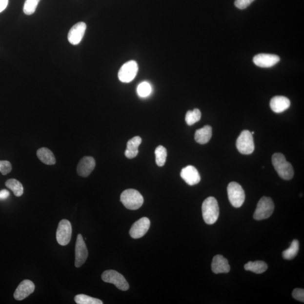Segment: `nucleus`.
<instances>
[{
  "instance_id": "nucleus-32",
  "label": "nucleus",
  "mask_w": 304,
  "mask_h": 304,
  "mask_svg": "<svg viewBox=\"0 0 304 304\" xmlns=\"http://www.w3.org/2000/svg\"><path fill=\"white\" fill-rule=\"evenodd\" d=\"M292 296L298 301L304 303V290L301 288H295L292 292Z\"/></svg>"
},
{
  "instance_id": "nucleus-31",
  "label": "nucleus",
  "mask_w": 304,
  "mask_h": 304,
  "mask_svg": "<svg viewBox=\"0 0 304 304\" xmlns=\"http://www.w3.org/2000/svg\"><path fill=\"white\" fill-rule=\"evenodd\" d=\"M254 0H236L234 5L241 10L246 9Z\"/></svg>"
},
{
  "instance_id": "nucleus-13",
  "label": "nucleus",
  "mask_w": 304,
  "mask_h": 304,
  "mask_svg": "<svg viewBox=\"0 0 304 304\" xmlns=\"http://www.w3.org/2000/svg\"><path fill=\"white\" fill-rule=\"evenodd\" d=\"M35 290V285L30 280H25L18 285L14 294L15 299L21 301L28 297Z\"/></svg>"
},
{
  "instance_id": "nucleus-11",
  "label": "nucleus",
  "mask_w": 304,
  "mask_h": 304,
  "mask_svg": "<svg viewBox=\"0 0 304 304\" xmlns=\"http://www.w3.org/2000/svg\"><path fill=\"white\" fill-rule=\"evenodd\" d=\"M151 222L147 218H142L132 225L130 230V235L134 239H141L147 233Z\"/></svg>"
},
{
  "instance_id": "nucleus-33",
  "label": "nucleus",
  "mask_w": 304,
  "mask_h": 304,
  "mask_svg": "<svg viewBox=\"0 0 304 304\" xmlns=\"http://www.w3.org/2000/svg\"><path fill=\"white\" fill-rule=\"evenodd\" d=\"M10 196L8 190L3 189L0 191V200H4L7 199Z\"/></svg>"
},
{
  "instance_id": "nucleus-18",
  "label": "nucleus",
  "mask_w": 304,
  "mask_h": 304,
  "mask_svg": "<svg viewBox=\"0 0 304 304\" xmlns=\"http://www.w3.org/2000/svg\"><path fill=\"white\" fill-rule=\"evenodd\" d=\"M290 100L283 96L274 97L270 102L271 109L274 112L277 113L284 112L290 107Z\"/></svg>"
},
{
  "instance_id": "nucleus-17",
  "label": "nucleus",
  "mask_w": 304,
  "mask_h": 304,
  "mask_svg": "<svg viewBox=\"0 0 304 304\" xmlns=\"http://www.w3.org/2000/svg\"><path fill=\"white\" fill-rule=\"evenodd\" d=\"M211 269L215 274L227 273L230 269L228 260L221 255L214 256L212 260Z\"/></svg>"
},
{
  "instance_id": "nucleus-20",
  "label": "nucleus",
  "mask_w": 304,
  "mask_h": 304,
  "mask_svg": "<svg viewBox=\"0 0 304 304\" xmlns=\"http://www.w3.org/2000/svg\"><path fill=\"white\" fill-rule=\"evenodd\" d=\"M212 137V127L209 125L204 126L197 130L195 133V140L201 144L207 143Z\"/></svg>"
},
{
  "instance_id": "nucleus-14",
  "label": "nucleus",
  "mask_w": 304,
  "mask_h": 304,
  "mask_svg": "<svg viewBox=\"0 0 304 304\" xmlns=\"http://www.w3.org/2000/svg\"><path fill=\"white\" fill-rule=\"evenodd\" d=\"M280 61L279 57L274 54H260L253 59L256 65L262 68H270L276 65Z\"/></svg>"
},
{
  "instance_id": "nucleus-29",
  "label": "nucleus",
  "mask_w": 304,
  "mask_h": 304,
  "mask_svg": "<svg viewBox=\"0 0 304 304\" xmlns=\"http://www.w3.org/2000/svg\"><path fill=\"white\" fill-rule=\"evenodd\" d=\"M151 85L147 82H142L138 86L137 92L139 97L145 98L152 93Z\"/></svg>"
},
{
  "instance_id": "nucleus-25",
  "label": "nucleus",
  "mask_w": 304,
  "mask_h": 304,
  "mask_svg": "<svg viewBox=\"0 0 304 304\" xmlns=\"http://www.w3.org/2000/svg\"><path fill=\"white\" fill-rule=\"evenodd\" d=\"M156 162L157 165L162 167L165 164L167 158V150L164 146L159 145L155 150Z\"/></svg>"
},
{
  "instance_id": "nucleus-16",
  "label": "nucleus",
  "mask_w": 304,
  "mask_h": 304,
  "mask_svg": "<svg viewBox=\"0 0 304 304\" xmlns=\"http://www.w3.org/2000/svg\"><path fill=\"white\" fill-rule=\"evenodd\" d=\"M182 178L189 185L199 184L201 177L196 167L189 165L183 168L181 173Z\"/></svg>"
},
{
  "instance_id": "nucleus-27",
  "label": "nucleus",
  "mask_w": 304,
  "mask_h": 304,
  "mask_svg": "<svg viewBox=\"0 0 304 304\" xmlns=\"http://www.w3.org/2000/svg\"><path fill=\"white\" fill-rule=\"evenodd\" d=\"M201 118V113L199 109L189 111L185 116V122L189 126L199 122Z\"/></svg>"
},
{
  "instance_id": "nucleus-26",
  "label": "nucleus",
  "mask_w": 304,
  "mask_h": 304,
  "mask_svg": "<svg viewBox=\"0 0 304 304\" xmlns=\"http://www.w3.org/2000/svg\"><path fill=\"white\" fill-rule=\"evenodd\" d=\"M75 301L78 304H102L101 300L83 294L76 295Z\"/></svg>"
},
{
  "instance_id": "nucleus-2",
  "label": "nucleus",
  "mask_w": 304,
  "mask_h": 304,
  "mask_svg": "<svg viewBox=\"0 0 304 304\" xmlns=\"http://www.w3.org/2000/svg\"><path fill=\"white\" fill-rule=\"evenodd\" d=\"M204 221L208 225L217 222L219 216V207L217 200L213 197H208L203 201L202 206Z\"/></svg>"
},
{
  "instance_id": "nucleus-3",
  "label": "nucleus",
  "mask_w": 304,
  "mask_h": 304,
  "mask_svg": "<svg viewBox=\"0 0 304 304\" xmlns=\"http://www.w3.org/2000/svg\"><path fill=\"white\" fill-rule=\"evenodd\" d=\"M120 200L127 209L136 210L141 207L144 203L143 197L138 190L126 189L121 195Z\"/></svg>"
},
{
  "instance_id": "nucleus-12",
  "label": "nucleus",
  "mask_w": 304,
  "mask_h": 304,
  "mask_svg": "<svg viewBox=\"0 0 304 304\" xmlns=\"http://www.w3.org/2000/svg\"><path fill=\"white\" fill-rule=\"evenodd\" d=\"M86 29L84 22H79L71 28L68 35V41L73 45H78L81 41Z\"/></svg>"
},
{
  "instance_id": "nucleus-23",
  "label": "nucleus",
  "mask_w": 304,
  "mask_h": 304,
  "mask_svg": "<svg viewBox=\"0 0 304 304\" xmlns=\"http://www.w3.org/2000/svg\"><path fill=\"white\" fill-rule=\"evenodd\" d=\"M5 185L13 192L14 195L19 197L23 195L24 189L21 182L17 179H10L5 182Z\"/></svg>"
},
{
  "instance_id": "nucleus-19",
  "label": "nucleus",
  "mask_w": 304,
  "mask_h": 304,
  "mask_svg": "<svg viewBox=\"0 0 304 304\" xmlns=\"http://www.w3.org/2000/svg\"><path fill=\"white\" fill-rule=\"evenodd\" d=\"M142 142V138L135 137L127 142V148L124 153L127 158L132 159L135 158L139 153L138 148Z\"/></svg>"
},
{
  "instance_id": "nucleus-1",
  "label": "nucleus",
  "mask_w": 304,
  "mask_h": 304,
  "mask_svg": "<svg viewBox=\"0 0 304 304\" xmlns=\"http://www.w3.org/2000/svg\"><path fill=\"white\" fill-rule=\"evenodd\" d=\"M272 160L274 168L281 178L288 181L294 177V172L291 164L287 162L283 154H274Z\"/></svg>"
},
{
  "instance_id": "nucleus-6",
  "label": "nucleus",
  "mask_w": 304,
  "mask_h": 304,
  "mask_svg": "<svg viewBox=\"0 0 304 304\" xmlns=\"http://www.w3.org/2000/svg\"><path fill=\"white\" fill-rule=\"evenodd\" d=\"M227 192L230 203L234 207L239 208L243 206L245 200L244 190L241 185L236 182H230Z\"/></svg>"
},
{
  "instance_id": "nucleus-22",
  "label": "nucleus",
  "mask_w": 304,
  "mask_h": 304,
  "mask_svg": "<svg viewBox=\"0 0 304 304\" xmlns=\"http://www.w3.org/2000/svg\"><path fill=\"white\" fill-rule=\"evenodd\" d=\"M244 269L255 273L262 274L268 269V265L263 261L250 262L245 264Z\"/></svg>"
},
{
  "instance_id": "nucleus-9",
  "label": "nucleus",
  "mask_w": 304,
  "mask_h": 304,
  "mask_svg": "<svg viewBox=\"0 0 304 304\" xmlns=\"http://www.w3.org/2000/svg\"><path fill=\"white\" fill-rule=\"evenodd\" d=\"M138 72V65L136 61H130L124 63L121 67L118 73L120 81L129 83L136 77Z\"/></svg>"
},
{
  "instance_id": "nucleus-28",
  "label": "nucleus",
  "mask_w": 304,
  "mask_h": 304,
  "mask_svg": "<svg viewBox=\"0 0 304 304\" xmlns=\"http://www.w3.org/2000/svg\"><path fill=\"white\" fill-rule=\"evenodd\" d=\"M40 1V0H25L23 7L24 14L28 16L34 14Z\"/></svg>"
},
{
  "instance_id": "nucleus-24",
  "label": "nucleus",
  "mask_w": 304,
  "mask_h": 304,
  "mask_svg": "<svg viewBox=\"0 0 304 304\" xmlns=\"http://www.w3.org/2000/svg\"><path fill=\"white\" fill-rule=\"evenodd\" d=\"M299 249V241L294 240L292 242L290 247L283 252V258L285 260H291L295 258L298 255Z\"/></svg>"
},
{
  "instance_id": "nucleus-30",
  "label": "nucleus",
  "mask_w": 304,
  "mask_h": 304,
  "mask_svg": "<svg viewBox=\"0 0 304 304\" xmlns=\"http://www.w3.org/2000/svg\"><path fill=\"white\" fill-rule=\"evenodd\" d=\"M12 170V164L8 161H0V173L6 175Z\"/></svg>"
},
{
  "instance_id": "nucleus-8",
  "label": "nucleus",
  "mask_w": 304,
  "mask_h": 304,
  "mask_svg": "<svg viewBox=\"0 0 304 304\" xmlns=\"http://www.w3.org/2000/svg\"><path fill=\"white\" fill-rule=\"evenodd\" d=\"M72 225L70 222L63 219L61 221L58 226L56 238L58 243L61 246H66L70 243L72 237Z\"/></svg>"
},
{
  "instance_id": "nucleus-34",
  "label": "nucleus",
  "mask_w": 304,
  "mask_h": 304,
  "mask_svg": "<svg viewBox=\"0 0 304 304\" xmlns=\"http://www.w3.org/2000/svg\"><path fill=\"white\" fill-rule=\"evenodd\" d=\"M9 0H0V13L3 12L8 5Z\"/></svg>"
},
{
  "instance_id": "nucleus-10",
  "label": "nucleus",
  "mask_w": 304,
  "mask_h": 304,
  "mask_svg": "<svg viewBox=\"0 0 304 304\" xmlns=\"http://www.w3.org/2000/svg\"><path fill=\"white\" fill-rule=\"evenodd\" d=\"M89 255L87 248L81 234H78L75 247V266L80 268L85 263Z\"/></svg>"
},
{
  "instance_id": "nucleus-15",
  "label": "nucleus",
  "mask_w": 304,
  "mask_h": 304,
  "mask_svg": "<svg viewBox=\"0 0 304 304\" xmlns=\"http://www.w3.org/2000/svg\"><path fill=\"white\" fill-rule=\"evenodd\" d=\"M95 161L93 157L85 156L80 161L77 172L80 177L86 178L89 177L95 167Z\"/></svg>"
},
{
  "instance_id": "nucleus-5",
  "label": "nucleus",
  "mask_w": 304,
  "mask_h": 304,
  "mask_svg": "<svg viewBox=\"0 0 304 304\" xmlns=\"http://www.w3.org/2000/svg\"><path fill=\"white\" fill-rule=\"evenodd\" d=\"M101 279L106 283L114 284L120 290L125 291L129 290V284L125 278L116 270H105L102 274Z\"/></svg>"
},
{
  "instance_id": "nucleus-21",
  "label": "nucleus",
  "mask_w": 304,
  "mask_h": 304,
  "mask_svg": "<svg viewBox=\"0 0 304 304\" xmlns=\"http://www.w3.org/2000/svg\"><path fill=\"white\" fill-rule=\"evenodd\" d=\"M37 156L42 163L47 165H53L56 163L53 153L48 148L45 147L40 148L37 151Z\"/></svg>"
},
{
  "instance_id": "nucleus-7",
  "label": "nucleus",
  "mask_w": 304,
  "mask_h": 304,
  "mask_svg": "<svg viewBox=\"0 0 304 304\" xmlns=\"http://www.w3.org/2000/svg\"><path fill=\"white\" fill-rule=\"evenodd\" d=\"M236 146L239 151L243 155H250L255 149L253 137L251 132L243 130L236 142Z\"/></svg>"
},
{
  "instance_id": "nucleus-4",
  "label": "nucleus",
  "mask_w": 304,
  "mask_h": 304,
  "mask_svg": "<svg viewBox=\"0 0 304 304\" xmlns=\"http://www.w3.org/2000/svg\"><path fill=\"white\" fill-rule=\"evenodd\" d=\"M274 210V204L272 199L263 197L259 201L254 212V218L256 221L268 219L272 215Z\"/></svg>"
}]
</instances>
